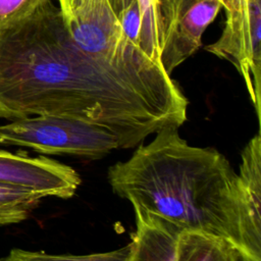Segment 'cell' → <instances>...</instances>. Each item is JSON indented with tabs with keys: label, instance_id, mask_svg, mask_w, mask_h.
<instances>
[{
	"label": "cell",
	"instance_id": "1",
	"mask_svg": "<svg viewBox=\"0 0 261 261\" xmlns=\"http://www.w3.org/2000/svg\"><path fill=\"white\" fill-rule=\"evenodd\" d=\"M188 104L171 75L124 69L80 48L54 1L0 30V119L84 120L127 149L163 128H179Z\"/></svg>",
	"mask_w": 261,
	"mask_h": 261
},
{
	"label": "cell",
	"instance_id": "5",
	"mask_svg": "<svg viewBox=\"0 0 261 261\" xmlns=\"http://www.w3.org/2000/svg\"><path fill=\"white\" fill-rule=\"evenodd\" d=\"M225 12L219 39L205 50L230 62L242 75L258 122L261 118V0H221Z\"/></svg>",
	"mask_w": 261,
	"mask_h": 261
},
{
	"label": "cell",
	"instance_id": "2",
	"mask_svg": "<svg viewBox=\"0 0 261 261\" xmlns=\"http://www.w3.org/2000/svg\"><path fill=\"white\" fill-rule=\"evenodd\" d=\"M107 178L113 192L134 208L182 230L224 239L243 261L238 177L215 149L190 146L178 128H163L126 161L110 166Z\"/></svg>",
	"mask_w": 261,
	"mask_h": 261
},
{
	"label": "cell",
	"instance_id": "16",
	"mask_svg": "<svg viewBox=\"0 0 261 261\" xmlns=\"http://www.w3.org/2000/svg\"><path fill=\"white\" fill-rule=\"evenodd\" d=\"M135 0H109L112 10L115 15L118 16L122 11H124Z\"/></svg>",
	"mask_w": 261,
	"mask_h": 261
},
{
	"label": "cell",
	"instance_id": "8",
	"mask_svg": "<svg viewBox=\"0 0 261 261\" xmlns=\"http://www.w3.org/2000/svg\"><path fill=\"white\" fill-rule=\"evenodd\" d=\"M238 177L243 261H261V138L253 137L241 154Z\"/></svg>",
	"mask_w": 261,
	"mask_h": 261
},
{
	"label": "cell",
	"instance_id": "13",
	"mask_svg": "<svg viewBox=\"0 0 261 261\" xmlns=\"http://www.w3.org/2000/svg\"><path fill=\"white\" fill-rule=\"evenodd\" d=\"M130 243L117 250L90 255H54L23 249H12L0 261H128Z\"/></svg>",
	"mask_w": 261,
	"mask_h": 261
},
{
	"label": "cell",
	"instance_id": "17",
	"mask_svg": "<svg viewBox=\"0 0 261 261\" xmlns=\"http://www.w3.org/2000/svg\"><path fill=\"white\" fill-rule=\"evenodd\" d=\"M220 1H221V0H220Z\"/></svg>",
	"mask_w": 261,
	"mask_h": 261
},
{
	"label": "cell",
	"instance_id": "11",
	"mask_svg": "<svg viewBox=\"0 0 261 261\" xmlns=\"http://www.w3.org/2000/svg\"><path fill=\"white\" fill-rule=\"evenodd\" d=\"M41 199L42 196L27 189L0 184V225L24 220Z\"/></svg>",
	"mask_w": 261,
	"mask_h": 261
},
{
	"label": "cell",
	"instance_id": "6",
	"mask_svg": "<svg viewBox=\"0 0 261 261\" xmlns=\"http://www.w3.org/2000/svg\"><path fill=\"white\" fill-rule=\"evenodd\" d=\"M160 63L167 74L202 45V36L222 7L220 0H158Z\"/></svg>",
	"mask_w": 261,
	"mask_h": 261
},
{
	"label": "cell",
	"instance_id": "12",
	"mask_svg": "<svg viewBox=\"0 0 261 261\" xmlns=\"http://www.w3.org/2000/svg\"><path fill=\"white\" fill-rule=\"evenodd\" d=\"M137 2L142 21L140 48L151 59L160 63L161 30L158 0H137Z\"/></svg>",
	"mask_w": 261,
	"mask_h": 261
},
{
	"label": "cell",
	"instance_id": "14",
	"mask_svg": "<svg viewBox=\"0 0 261 261\" xmlns=\"http://www.w3.org/2000/svg\"><path fill=\"white\" fill-rule=\"evenodd\" d=\"M49 1L55 0H0V30L25 19Z\"/></svg>",
	"mask_w": 261,
	"mask_h": 261
},
{
	"label": "cell",
	"instance_id": "7",
	"mask_svg": "<svg viewBox=\"0 0 261 261\" xmlns=\"http://www.w3.org/2000/svg\"><path fill=\"white\" fill-rule=\"evenodd\" d=\"M0 184L17 186L45 197L68 199L81 184L70 166L45 156L0 150Z\"/></svg>",
	"mask_w": 261,
	"mask_h": 261
},
{
	"label": "cell",
	"instance_id": "4",
	"mask_svg": "<svg viewBox=\"0 0 261 261\" xmlns=\"http://www.w3.org/2000/svg\"><path fill=\"white\" fill-rule=\"evenodd\" d=\"M0 144L19 146L51 155L100 159L118 148L106 128L70 117L37 115L0 125Z\"/></svg>",
	"mask_w": 261,
	"mask_h": 261
},
{
	"label": "cell",
	"instance_id": "15",
	"mask_svg": "<svg viewBox=\"0 0 261 261\" xmlns=\"http://www.w3.org/2000/svg\"><path fill=\"white\" fill-rule=\"evenodd\" d=\"M117 19L122 28V31L126 38L132 41L134 44L139 45L140 42V35H141V13L139 10V5L137 0H135L128 8L122 11L118 16Z\"/></svg>",
	"mask_w": 261,
	"mask_h": 261
},
{
	"label": "cell",
	"instance_id": "9",
	"mask_svg": "<svg viewBox=\"0 0 261 261\" xmlns=\"http://www.w3.org/2000/svg\"><path fill=\"white\" fill-rule=\"evenodd\" d=\"M134 210L137 229L130 242L128 261H176L184 230L158 215L138 208Z\"/></svg>",
	"mask_w": 261,
	"mask_h": 261
},
{
	"label": "cell",
	"instance_id": "10",
	"mask_svg": "<svg viewBox=\"0 0 261 261\" xmlns=\"http://www.w3.org/2000/svg\"><path fill=\"white\" fill-rule=\"evenodd\" d=\"M176 261H242V256L224 239L184 230L179 237Z\"/></svg>",
	"mask_w": 261,
	"mask_h": 261
},
{
	"label": "cell",
	"instance_id": "3",
	"mask_svg": "<svg viewBox=\"0 0 261 261\" xmlns=\"http://www.w3.org/2000/svg\"><path fill=\"white\" fill-rule=\"evenodd\" d=\"M73 42L87 53L124 69L145 74H167L129 41L109 0H55Z\"/></svg>",
	"mask_w": 261,
	"mask_h": 261
}]
</instances>
